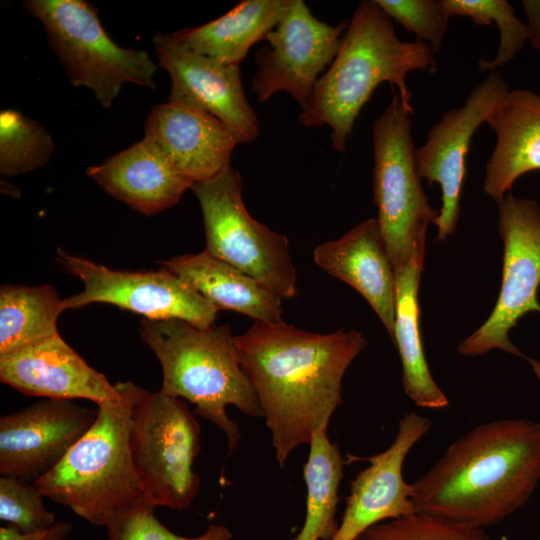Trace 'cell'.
<instances>
[{
  "label": "cell",
  "mask_w": 540,
  "mask_h": 540,
  "mask_svg": "<svg viewBox=\"0 0 540 540\" xmlns=\"http://www.w3.org/2000/svg\"><path fill=\"white\" fill-rule=\"evenodd\" d=\"M240 365L262 409L276 460L284 466L300 445L328 428L342 404V380L367 346L361 332L314 333L254 321L234 336Z\"/></svg>",
  "instance_id": "obj_1"
},
{
  "label": "cell",
  "mask_w": 540,
  "mask_h": 540,
  "mask_svg": "<svg viewBox=\"0 0 540 540\" xmlns=\"http://www.w3.org/2000/svg\"><path fill=\"white\" fill-rule=\"evenodd\" d=\"M540 481V423L506 419L482 424L451 444L411 484L415 513L473 527L503 521Z\"/></svg>",
  "instance_id": "obj_2"
},
{
  "label": "cell",
  "mask_w": 540,
  "mask_h": 540,
  "mask_svg": "<svg viewBox=\"0 0 540 540\" xmlns=\"http://www.w3.org/2000/svg\"><path fill=\"white\" fill-rule=\"evenodd\" d=\"M434 53L423 41H401L375 0L360 2L335 59L316 82L300 114V123L329 126L333 148L344 153L357 117L381 83L388 82L392 90L397 86L403 107L413 113L406 76L414 70L435 72Z\"/></svg>",
  "instance_id": "obj_3"
},
{
  "label": "cell",
  "mask_w": 540,
  "mask_h": 540,
  "mask_svg": "<svg viewBox=\"0 0 540 540\" xmlns=\"http://www.w3.org/2000/svg\"><path fill=\"white\" fill-rule=\"evenodd\" d=\"M141 339L162 368L163 394L191 402L198 415L219 428L229 451L237 449L241 433L226 408L263 417L257 396L244 373L229 324L199 328L181 319H142Z\"/></svg>",
  "instance_id": "obj_4"
},
{
  "label": "cell",
  "mask_w": 540,
  "mask_h": 540,
  "mask_svg": "<svg viewBox=\"0 0 540 540\" xmlns=\"http://www.w3.org/2000/svg\"><path fill=\"white\" fill-rule=\"evenodd\" d=\"M119 396L97 405L95 422L62 461L34 481L44 496L96 526L146 501L129 444L140 386L117 382Z\"/></svg>",
  "instance_id": "obj_5"
},
{
  "label": "cell",
  "mask_w": 540,
  "mask_h": 540,
  "mask_svg": "<svg viewBox=\"0 0 540 540\" xmlns=\"http://www.w3.org/2000/svg\"><path fill=\"white\" fill-rule=\"evenodd\" d=\"M26 10L43 24L48 44L74 87H86L109 108L125 83L155 89L159 67L145 50L123 48L104 30L86 0H27Z\"/></svg>",
  "instance_id": "obj_6"
},
{
  "label": "cell",
  "mask_w": 540,
  "mask_h": 540,
  "mask_svg": "<svg viewBox=\"0 0 540 540\" xmlns=\"http://www.w3.org/2000/svg\"><path fill=\"white\" fill-rule=\"evenodd\" d=\"M201 429L185 400L144 389L132 416L129 444L145 499L181 511L200 489L193 463Z\"/></svg>",
  "instance_id": "obj_7"
},
{
  "label": "cell",
  "mask_w": 540,
  "mask_h": 540,
  "mask_svg": "<svg viewBox=\"0 0 540 540\" xmlns=\"http://www.w3.org/2000/svg\"><path fill=\"white\" fill-rule=\"evenodd\" d=\"M373 200L378 222L395 271L406 265L425 242L427 227L439 212L431 207L414 160L410 113L399 95L374 121Z\"/></svg>",
  "instance_id": "obj_8"
},
{
  "label": "cell",
  "mask_w": 540,
  "mask_h": 540,
  "mask_svg": "<svg viewBox=\"0 0 540 540\" xmlns=\"http://www.w3.org/2000/svg\"><path fill=\"white\" fill-rule=\"evenodd\" d=\"M191 190L203 215L206 248L283 298L297 293L288 238L256 221L242 198L240 174L231 166Z\"/></svg>",
  "instance_id": "obj_9"
},
{
  "label": "cell",
  "mask_w": 540,
  "mask_h": 540,
  "mask_svg": "<svg viewBox=\"0 0 540 540\" xmlns=\"http://www.w3.org/2000/svg\"><path fill=\"white\" fill-rule=\"evenodd\" d=\"M499 233L504 243L502 283L488 319L458 347L465 356L498 348L527 360L540 379V363L521 353L509 340L510 330L531 311L540 312V207L531 199L509 194L499 204Z\"/></svg>",
  "instance_id": "obj_10"
},
{
  "label": "cell",
  "mask_w": 540,
  "mask_h": 540,
  "mask_svg": "<svg viewBox=\"0 0 540 540\" xmlns=\"http://www.w3.org/2000/svg\"><path fill=\"white\" fill-rule=\"evenodd\" d=\"M56 260L84 289L62 299L63 310L107 303L144 319H181L199 328L214 325L219 309L192 285L162 267L159 271H117L58 248Z\"/></svg>",
  "instance_id": "obj_11"
},
{
  "label": "cell",
  "mask_w": 540,
  "mask_h": 540,
  "mask_svg": "<svg viewBox=\"0 0 540 540\" xmlns=\"http://www.w3.org/2000/svg\"><path fill=\"white\" fill-rule=\"evenodd\" d=\"M348 21L331 26L317 19L302 0H292L271 30L267 45L255 54L257 71L251 86L260 103L277 92L290 94L304 110L320 73L332 64Z\"/></svg>",
  "instance_id": "obj_12"
},
{
  "label": "cell",
  "mask_w": 540,
  "mask_h": 540,
  "mask_svg": "<svg viewBox=\"0 0 540 540\" xmlns=\"http://www.w3.org/2000/svg\"><path fill=\"white\" fill-rule=\"evenodd\" d=\"M508 92V84L500 73H490L474 87L462 106L442 114L429 130L425 143L414 150L419 177L429 185L438 183L442 190V207L434 222L439 241L445 240L457 226L472 137Z\"/></svg>",
  "instance_id": "obj_13"
},
{
  "label": "cell",
  "mask_w": 540,
  "mask_h": 540,
  "mask_svg": "<svg viewBox=\"0 0 540 540\" xmlns=\"http://www.w3.org/2000/svg\"><path fill=\"white\" fill-rule=\"evenodd\" d=\"M152 41L159 66L171 78L167 101L211 114L224 123L239 142L248 143L257 138L259 122L245 96L239 66L196 53L172 34L157 33Z\"/></svg>",
  "instance_id": "obj_14"
},
{
  "label": "cell",
  "mask_w": 540,
  "mask_h": 540,
  "mask_svg": "<svg viewBox=\"0 0 540 540\" xmlns=\"http://www.w3.org/2000/svg\"><path fill=\"white\" fill-rule=\"evenodd\" d=\"M98 409L44 399L0 418V473L34 482L66 456L96 420Z\"/></svg>",
  "instance_id": "obj_15"
},
{
  "label": "cell",
  "mask_w": 540,
  "mask_h": 540,
  "mask_svg": "<svg viewBox=\"0 0 540 540\" xmlns=\"http://www.w3.org/2000/svg\"><path fill=\"white\" fill-rule=\"evenodd\" d=\"M430 419L414 412L399 421L391 445L366 460L350 483L346 507L332 540H355L369 527L415 513L411 501V484L402 475L404 460L411 448L430 429Z\"/></svg>",
  "instance_id": "obj_16"
},
{
  "label": "cell",
  "mask_w": 540,
  "mask_h": 540,
  "mask_svg": "<svg viewBox=\"0 0 540 540\" xmlns=\"http://www.w3.org/2000/svg\"><path fill=\"white\" fill-rule=\"evenodd\" d=\"M144 131V138L192 184L213 179L229 168L239 143L216 117L170 101L151 109Z\"/></svg>",
  "instance_id": "obj_17"
},
{
  "label": "cell",
  "mask_w": 540,
  "mask_h": 540,
  "mask_svg": "<svg viewBox=\"0 0 540 540\" xmlns=\"http://www.w3.org/2000/svg\"><path fill=\"white\" fill-rule=\"evenodd\" d=\"M0 381L27 396L86 399L97 405L119 396L116 385L55 335L0 358Z\"/></svg>",
  "instance_id": "obj_18"
},
{
  "label": "cell",
  "mask_w": 540,
  "mask_h": 540,
  "mask_svg": "<svg viewBox=\"0 0 540 540\" xmlns=\"http://www.w3.org/2000/svg\"><path fill=\"white\" fill-rule=\"evenodd\" d=\"M313 257L322 270L365 298L392 339L396 272L378 220H365L340 238L317 246Z\"/></svg>",
  "instance_id": "obj_19"
},
{
  "label": "cell",
  "mask_w": 540,
  "mask_h": 540,
  "mask_svg": "<svg viewBox=\"0 0 540 540\" xmlns=\"http://www.w3.org/2000/svg\"><path fill=\"white\" fill-rule=\"evenodd\" d=\"M86 174L109 195L145 215L174 206L193 185L146 138L90 166Z\"/></svg>",
  "instance_id": "obj_20"
},
{
  "label": "cell",
  "mask_w": 540,
  "mask_h": 540,
  "mask_svg": "<svg viewBox=\"0 0 540 540\" xmlns=\"http://www.w3.org/2000/svg\"><path fill=\"white\" fill-rule=\"evenodd\" d=\"M487 123L496 144L483 187L500 204L520 176L540 170V95L526 89L509 91Z\"/></svg>",
  "instance_id": "obj_21"
},
{
  "label": "cell",
  "mask_w": 540,
  "mask_h": 540,
  "mask_svg": "<svg viewBox=\"0 0 540 540\" xmlns=\"http://www.w3.org/2000/svg\"><path fill=\"white\" fill-rule=\"evenodd\" d=\"M161 264L192 285L219 310L239 312L254 321L284 322L279 295L206 250L177 256Z\"/></svg>",
  "instance_id": "obj_22"
},
{
  "label": "cell",
  "mask_w": 540,
  "mask_h": 540,
  "mask_svg": "<svg viewBox=\"0 0 540 540\" xmlns=\"http://www.w3.org/2000/svg\"><path fill=\"white\" fill-rule=\"evenodd\" d=\"M425 242L419 243L409 262L396 270L395 321L392 340L403 367L406 394L418 406L442 409L449 402L435 383L426 362L419 329L418 289Z\"/></svg>",
  "instance_id": "obj_23"
},
{
  "label": "cell",
  "mask_w": 540,
  "mask_h": 540,
  "mask_svg": "<svg viewBox=\"0 0 540 540\" xmlns=\"http://www.w3.org/2000/svg\"><path fill=\"white\" fill-rule=\"evenodd\" d=\"M292 0H244L221 17L172 36L192 51L223 64L239 66L253 44L265 40Z\"/></svg>",
  "instance_id": "obj_24"
},
{
  "label": "cell",
  "mask_w": 540,
  "mask_h": 540,
  "mask_svg": "<svg viewBox=\"0 0 540 540\" xmlns=\"http://www.w3.org/2000/svg\"><path fill=\"white\" fill-rule=\"evenodd\" d=\"M62 300L52 286L0 289V358L58 335Z\"/></svg>",
  "instance_id": "obj_25"
},
{
  "label": "cell",
  "mask_w": 540,
  "mask_h": 540,
  "mask_svg": "<svg viewBox=\"0 0 540 540\" xmlns=\"http://www.w3.org/2000/svg\"><path fill=\"white\" fill-rule=\"evenodd\" d=\"M343 467V458L337 445L329 440L327 428L318 430L303 467L306 515L294 540H332L339 527L336 513Z\"/></svg>",
  "instance_id": "obj_26"
},
{
  "label": "cell",
  "mask_w": 540,
  "mask_h": 540,
  "mask_svg": "<svg viewBox=\"0 0 540 540\" xmlns=\"http://www.w3.org/2000/svg\"><path fill=\"white\" fill-rule=\"evenodd\" d=\"M55 144L36 121L15 109L0 111V172L16 176L46 165Z\"/></svg>",
  "instance_id": "obj_27"
},
{
  "label": "cell",
  "mask_w": 540,
  "mask_h": 540,
  "mask_svg": "<svg viewBox=\"0 0 540 540\" xmlns=\"http://www.w3.org/2000/svg\"><path fill=\"white\" fill-rule=\"evenodd\" d=\"M446 16H468L477 25L497 24L500 44L491 61L479 60L481 71L494 70L511 61L527 40L526 25L516 17L513 6L506 0H440Z\"/></svg>",
  "instance_id": "obj_28"
},
{
  "label": "cell",
  "mask_w": 540,
  "mask_h": 540,
  "mask_svg": "<svg viewBox=\"0 0 540 540\" xmlns=\"http://www.w3.org/2000/svg\"><path fill=\"white\" fill-rule=\"evenodd\" d=\"M355 540H491L484 528L413 513L375 524Z\"/></svg>",
  "instance_id": "obj_29"
},
{
  "label": "cell",
  "mask_w": 540,
  "mask_h": 540,
  "mask_svg": "<svg viewBox=\"0 0 540 540\" xmlns=\"http://www.w3.org/2000/svg\"><path fill=\"white\" fill-rule=\"evenodd\" d=\"M44 494L34 484L14 476L0 478V519L23 533L49 528L55 514L43 501Z\"/></svg>",
  "instance_id": "obj_30"
},
{
  "label": "cell",
  "mask_w": 540,
  "mask_h": 540,
  "mask_svg": "<svg viewBox=\"0 0 540 540\" xmlns=\"http://www.w3.org/2000/svg\"><path fill=\"white\" fill-rule=\"evenodd\" d=\"M155 506L145 501L118 515L107 525L108 540H232L223 525H210L199 536L184 537L170 531L155 516Z\"/></svg>",
  "instance_id": "obj_31"
},
{
  "label": "cell",
  "mask_w": 540,
  "mask_h": 540,
  "mask_svg": "<svg viewBox=\"0 0 540 540\" xmlns=\"http://www.w3.org/2000/svg\"><path fill=\"white\" fill-rule=\"evenodd\" d=\"M390 19L396 20L417 40L427 43L434 52L441 48L448 28L441 1L437 0H375Z\"/></svg>",
  "instance_id": "obj_32"
},
{
  "label": "cell",
  "mask_w": 540,
  "mask_h": 540,
  "mask_svg": "<svg viewBox=\"0 0 540 540\" xmlns=\"http://www.w3.org/2000/svg\"><path fill=\"white\" fill-rule=\"evenodd\" d=\"M72 531L68 522H57L49 528L23 533L15 526L9 524L0 528V540H67Z\"/></svg>",
  "instance_id": "obj_33"
},
{
  "label": "cell",
  "mask_w": 540,
  "mask_h": 540,
  "mask_svg": "<svg viewBox=\"0 0 540 540\" xmlns=\"http://www.w3.org/2000/svg\"><path fill=\"white\" fill-rule=\"evenodd\" d=\"M527 17V39L540 52V0L521 1Z\"/></svg>",
  "instance_id": "obj_34"
}]
</instances>
